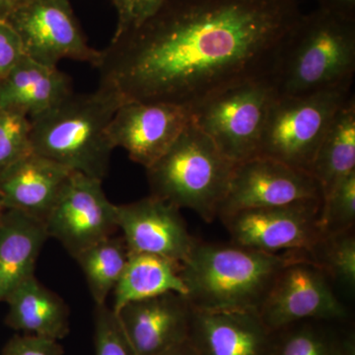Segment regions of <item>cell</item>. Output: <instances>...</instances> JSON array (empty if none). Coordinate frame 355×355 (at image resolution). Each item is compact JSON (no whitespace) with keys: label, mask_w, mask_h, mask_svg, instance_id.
Segmentation results:
<instances>
[{"label":"cell","mask_w":355,"mask_h":355,"mask_svg":"<svg viewBox=\"0 0 355 355\" xmlns=\"http://www.w3.org/2000/svg\"><path fill=\"white\" fill-rule=\"evenodd\" d=\"M298 0H166L100 51V84L127 101L193 109L277 74Z\"/></svg>","instance_id":"cell-1"},{"label":"cell","mask_w":355,"mask_h":355,"mask_svg":"<svg viewBox=\"0 0 355 355\" xmlns=\"http://www.w3.org/2000/svg\"><path fill=\"white\" fill-rule=\"evenodd\" d=\"M293 254L196 240L190 256L180 266L186 297L196 310L259 313Z\"/></svg>","instance_id":"cell-2"},{"label":"cell","mask_w":355,"mask_h":355,"mask_svg":"<svg viewBox=\"0 0 355 355\" xmlns=\"http://www.w3.org/2000/svg\"><path fill=\"white\" fill-rule=\"evenodd\" d=\"M125 102L116 89L105 84L86 94L72 93L30 119L32 150L70 171L104 181L114 149L109 125Z\"/></svg>","instance_id":"cell-3"},{"label":"cell","mask_w":355,"mask_h":355,"mask_svg":"<svg viewBox=\"0 0 355 355\" xmlns=\"http://www.w3.org/2000/svg\"><path fill=\"white\" fill-rule=\"evenodd\" d=\"M355 19L318 7L301 14L282 51L277 96H300L352 86Z\"/></svg>","instance_id":"cell-4"},{"label":"cell","mask_w":355,"mask_h":355,"mask_svg":"<svg viewBox=\"0 0 355 355\" xmlns=\"http://www.w3.org/2000/svg\"><path fill=\"white\" fill-rule=\"evenodd\" d=\"M235 165L191 121L169 150L147 168L151 196L193 210L211 223L218 217Z\"/></svg>","instance_id":"cell-5"},{"label":"cell","mask_w":355,"mask_h":355,"mask_svg":"<svg viewBox=\"0 0 355 355\" xmlns=\"http://www.w3.org/2000/svg\"><path fill=\"white\" fill-rule=\"evenodd\" d=\"M352 86L300 96H277L268 113L258 156L311 171L318 148Z\"/></svg>","instance_id":"cell-6"},{"label":"cell","mask_w":355,"mask_h":355,"mask_svg":"<svg viewBox=\"0 0 355 355\" xmlns=\"http://www.w3.org/2000/svg\"><path fill=\"white\" fill-rule=\"evenodd\" d=\"M275 77L250 81L210 98L193 110V121L235 164L257 157L270 107Z\"/></svg>","instance_id":"cell-7"},{"label":"cell","mask_w":355,"mask_h":355,"mask_svg":"<svg viewBox=\"0 0 355 355\" xmlns=\"http://www.w3.org/2000/svg\"><path fill=\"white\" fill-rule=\"evenodd\" d=\"M259 315L272 331L303 320L349 318L331 280L303 251H294L280 270Z\"/></svg>","instance_id":"cell-8"},{"label":"cell","mask_w":355,"mask_h":355,"mask_svg":"<svg viewBox=\"0 0 355 355\" xmlns=\"http://www.w3.org/2000/svg\"><path fill=\"white\" fill-rule=\"evenodd\" d=\"M323 200L239 210L219 219L231 243L270 254L307 251L324 235Z\"/></svg>","instance_id":"cell-9"},{"label":"cell","mask_w":355,"mask_h":355,"mask_svg":"<svg viewBox=\"0 0 355 355\" xmlns=\"http://www.w3.org/2000/svg\"><path fill=\"white\" fill-rule=\"evenodd\" d=\"M102 182L72 172L44 219L49 238L58 240L74 259L119 230L116 205L107 198Z\"/></svg>","instance_id":"cell-10"},{"label":"cell","mask_w":355,"mask_h":355,"mask_svg":"<svg viewBox=\"0 0 355 355\" xmlns=\"http://www.w3.org/2000/svg\"><path fill=\"white\" fill-rule=\"evenodd\" d=\"M19 35L25 55L58 67L62 60L95 67L100 51L91 48L78 24L70 0H33L9 18Z\"/></svg>","instance_id":"cell-11"},{"label":"cell","mask_w":355,"mask_h":355,"mask_svg":"<svg viewBox=\"0 0 355 355\" xmlns=\"http://www.w3.org/2000/svg\"><path fill=\"white\" fill-rule=\"evenodd\" d=\"M317 200H323V193L311 173L275 159L257 156L235 165L218 218L243 209Z\"/></svg>","instance_id":"cell-12"},{"label":"cell","mask_w":355,"mask_h":355,"mask_svg":"<svg viewBox=\"0 0 355 355\" xmlns=\"http://www.w3.org/2000/svg\"><path fill=\"white\" fill-rule=\"evenodd\" d=\"M193 121L187 107L165 103L127 101L116 110L108 128L112 146L125 149L146 169L174 144Z\"/></svg>","instance_id":"cell-13"},{"label":"cell","mask_w":355,"mask_h":355,"mask_svg":"<svg viewBox=\"0 0 355 355\" xmlns=\"http://www.w3.org/2000/svg\"><path fill=\"white\" fill-rule=\"evenodd\" d=\"M116 209L118 228L130 253L154 254L180 265L190 256L197 239L175 205L150 195Z\"/></svg>","instance_id":"cell-14"},{"label":"cell","mask_w":355,"mask_h":355,"mask_svg":"<svg viewBox=\"0 0 355 355\" xmlns=\"http://www.w3.org/2000/svg\"><path fill=\"white\" fill-rule=\"evenodd\" d=\"M193 311L186 296L168 292L114 313L137 355H158L189 340Z\"/></svg>","instance_id":"cell-15"},{"label":"cell","mask_w":355,"mask_h":355,"mask_svg":"<svg viewBox=\"0 0 355 355\" xmlns=\"http://www.w3.org/2000/svg\"><path fill=\"white\" fill-rule=\"evenodd\" d=\"M189 340L200 355H272L275 331L251 311H193Z\"/></svg>","instance_id":"cell-16"},{"label":"cell","mask_w":355,"mask_h":355,"mask_svg":"<svg viewBox=\"0 0 355 355\" xmlns=\"http://www.w3.org/2000/svg\"><path fill=\"white\" fill-rule=\"evenodd\" d=\"M71 173L32 151L0 172V195L7 209L44 221Z\"/></svg>","instance_id":"cell-17"},{"label":"cell","mask_w":355,"mask_h":355,"mask_svg":"<svg viewBox=\"0 0 355 355\" xmlns=\"http://www.w3.org/2000/svg\"><path fill=\"white\" fill-rule=\"evenodd\" d=\"M73 93L67 74L27 55L0 81V108L35 118L57 106Z\"/></svg>","instance_id":"cell-18"},{"label":"cell","mask_w":355,"mask_h":355,"mask_svg":"<svg viewBox=\"0 0 355 355\" xmlns=\"http://www.w3.org/2000/svg\"><path fill=\"white\" fill-rule=\"evenodd\" d=\"M44 221L18 210L0 218V302L21 282L35 275V266L48 240Z\"/></svg>","instance_id":"cell-19"},{"label":"cell","mask_w":355,"mask_h":355,"mask_svg":"<svg viewBox=\"0 0 355 355\" xmlns=\"http://www.w3.org/2000/svg\"><path fill=\"white\" fill-rule=\"evenodd\" d=\"M6 302L8 304L6 324L14 330L55 340L69 334V308L35 275L21 282Z\"/></svg>","instance_id":"cell-20"},{"label":"cell","mask_w":355,"mask_h":355,"mask_svg":"<svg viewBox=\"0 0 355 355\" xmlns=\"http://www.w3.org/2000/svg\"><path fill=\"white\" fill-rule=\"evenodd\" d=\"M355 171V98L340 107L318 148L311 174L320 184L323 200L343 179Z\"/></svg>","instance_id":"cell-21"},{"label":"cell","mask_w":355,"mask_h":355,"mask_svg":"<svg viewBox=\"0 0 355 355\" xmlns=\"http://www.w3.org/2000/svg\"><path fill=\"white\" fill-rule=\"evenodd\" d=\"M272 355H355L347 320L309 319L275 331Z\"/></svg>","instance_id":"cell-22"},{"label":"cell","mask_w":355,"mask_h":355,"mask_svg":"<svg viewBox=\"0 0 355 355\" xmlns=\"http://www.w3.org/2000/svg\"><path fill=\"white\" fill-rule=\"evenodd\" d=\"M180 263L149 254L130 253L127 265L114 289V312L133 301L168 292L187 295L180 277Z\"/></svg>","instance_id":"cell-23"},{"label":"cell","mask_w":355,"mask_h":355,"mask_svg":"<svg viewBox=\"0 0 355 355\" xmlns=\"http://www.w3.org/2000/svg\"><path fill=\"white\" fill-rule=\"evenodd\" d=\"M128 257L130 251L125 240L114 235L89 247L76 257L96 306L106 304L107 298L123 275Z\"/></svg>","instance_id":"cell-24"},{"label":"cell","mask_w":355,"mask_h":355,"mask_svg":"<svg viewBox=\"0 0 355 355\" xmlns=\"http://www.w3.org/2000/svg\"><path fill=\"white\" fill-rule=\"evenodd\" d=\"M311 261L328 275L334 286L349 296L355 291L354 228L343 232L324 234L307 251Z\"/></svg>","instance_id":"cell-25"},{"label":"cell","mask_w":355,"mask_h":355,"mask_svg":"<svg viewBox=\"0 0 355 355\" xmlns=\"http://www.w3.org/2000/svg\"><path fill=\"white\" fill-rule=\"evenodd\" d=\"M32 151L29 116L0 108V172Z\"/></svg>","instance_id":"cell-26"},{"label":"cell","mask_w":355,"mask_h":355,"mask_svg":"<svg viewBox=\"0 0 355 355\" xmlns=\"http://www.w3.org/2000/svg\"><path fill=\"white\" fill-rule=\"evenodd\" d=\"M355 171L336 184L323 200L322 228L324 234L354 228Z\"/></svg>","instance_id":"cell-27"},{"label":"cell","mask_w":355,"mask_h":355,"mask_svg":"<svg viewBox=\"0 0 355 355\" xmlns=\"http://www.w3.org/2000/svg\"><path fill=\"white\" fill-rule=\"evenodd\" d=\"M96 355H137L118 316L106 304L96 306Z\"/></svg>","instance_id":"cell-28"},{"label":"cell","mask_w":355,"mask_h":355,"mask_svg":"<svg viewBox=\"0 0 355 355\" xmlns=\"http://www.w3.org/2000/svg\"><path fill=\"white\" fill-rule=\"evenodd\" d=\"M116 8V21L114 37L130 31L146 22L163 6L166 0H111Z\"/></svg>","instance_id":"cell-29"},{"label":"cell","mask_w":355,"mask_h":355,"mask_svg":"<svg viewBox=\"0 0 355 355\" xmlns=\"http://www.w3.org/2000/svg\"><path fill=\"white\" fill-rule=\"evenodd\" d=\"M26 57L19 35L6 20H0V81Z\"/></svg>","instance_id":"cell-30"},{"label":"cell","mask_w":355,"mask_h":355,"mask_svg":"<svg viewBox=\"0 0 355 355\" xmlns=\"http://www.w3.org/2000/svg\"><path fill=\"white\" fill-rule=\"evenodd\" d=\"M58 340L32 335L15 336L6 343L1 355H62Z\"/></svg>","instance_id":"cell-31"},{"label":"cell","mask_w":355,"mask_h":355,"mask_svg":"<svg viewBox=\"0 0 355 355\" xmlns=\"http://www.w3.org/2000/svg\"><path fill=\"white\" fill-rule=\"evenodd\" d=\"M318 2L321 8L355 19V0H318Z\"/></svg>","instance_id":"cell-32"},{"label":"cell","mask_w":355,"mask_h":355,"mask_svg":"<svg viewBox=\"0 0 355 355\" xmlns=\"http://www.w3.org/2000/svg\"><path fill=\"white\" fill-rule=\"evenodd\" d=\"M33 0H0V20H8L16 11Z\"/></svg>","instance_id":"cell-33"},{"label":"cell","mask_w":355,"mask_h":355,"mask_svg":"<svg viewBox=\"0 0 355 355\" xmlns=\"http://www.w3.org/2000/svg\"><path fill=\"white\" fill-rule=\"evenodd\" d=\"M158 355H200L198 350L193 347V343L190 340L180 343L175 345L171 349L166 350L162 354Z\"/></svg>","instance_id":"cell-34"},{"label":"cell","mask_w":355,"mask_h":355,"mask_svg":"<svg viewBox=\"0 0 355 355\" xmlns=\"http://www.w3.org/2000/svg\"><path fill=\"white\" fill-rule=\"evenodd\" d=\"M6 205H4L3 198H2L1 195H0V218L3 216L4 212L6 211Z\"/></svg>","instance_id":"cell-35"}]
</instances>
